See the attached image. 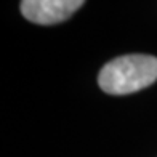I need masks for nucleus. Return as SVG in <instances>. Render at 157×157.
I'll use <instances>...</instances> for the list:
<instances>
[{
	"label": "nucleus",
	"mask_w": 157,
	"mask_h": 157,
	"mask_svg": "<svg viewBox=\"0 0 157 157\" xmlns=\"http://www.w3.org/2000/svg\"><path fill=\"white\" fill-rule=\"evenodd\" d=\"M82 5V0H23L19 8L23 16L31 23L52 26L71 18Z\"/></svg>",
	"instance_id": "nucleus-2"
},
{
	"label": "nucleus",
	"mask_w": 157,
	"mask_h": 157,
	"mask_svg": "<svg viewBox=\"0 0 157 157\" xmlns=\"http://www.w3.org/2000/svg\"><path fill=\"white\" fill-rule=\"evenodd\" d=\"M157 80V58L151 55H125L106 63L98 83L108 95H130Z\"/></svg>",
	"instance_id": "nucleus-1"
}]
</instances>
